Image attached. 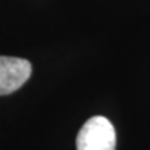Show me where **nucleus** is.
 I'll return each instance as SVG.
<instances>
[{
	"instance_id": "nucleus-1",
	"label": "nucleus",
	"mask_w": 150,
	"mask_h": 150,
	"mask_svg": "<svg viewBox=\"0 0 150 150\" xmlns=\"http://www.w3.org/2000/svg\"><path fill=\"white\" fill-rule=\"evenodd\" d=\"M115 127L101 115L89 118L77 135V150H115Z\"/></svg>"
},
{
	"instance_id": "nucleus-2",
	"label": "nucleus",
	"mask_w": 150,
	"mask_h": 150,
	"mask_svg": "<svg viewBox=\"0 0 150 150\" xmlns=\"http://www.w3.org/2000/svg\"><path fill=\"white\" fill-rule=\"evenodd\" d=\"M32 74V64L25 58L0 55V97L18 91Z\"/></svg>"
}]
</instances>
